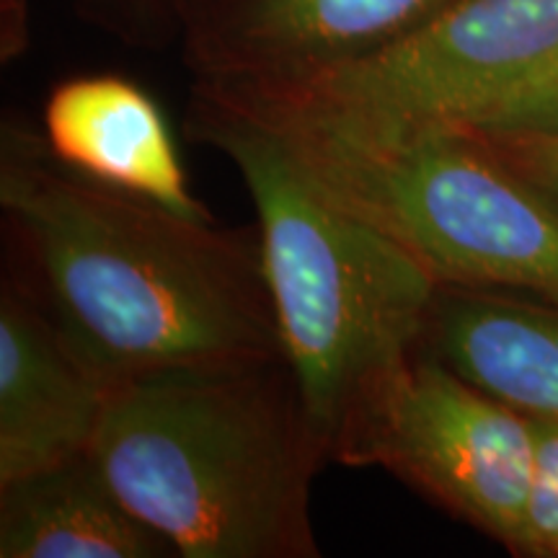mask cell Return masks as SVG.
Returning <instances> with one entry per match:
<instances>
[{"label":"cell","instance_id":"obj_1","mask_svg":"<svg viewBox=\"0 0 558 558\" xmlns=\"http://www.w3.org/2000/svg\"><path fill=\"white\" fill-rule=\"evenodd\" d=\"M0 205L45 308L111 386L173 367L284 357L262 239L114 190L62 163L41 132L0 137Z\"/></svg>","mask_w":558,"mask_h":558},{"label":"cell","instance_id":"obj_2","mask_svg":"<svg viewBox=\"0 0 558 558\" xmlns=\"http://www.w3.org/2000/svg\"><path fill=\"white\" fill-rule=\"evenodd\" d=\"M90 456L181 558H318L311 486L329 458L288 357L117 383Z\"/></svg>","mask_w":558,"mask_h":558},{"label":"cell","instance_id":"obj_3","mask_svg":"<svg viewBox=\"0 0 558 558\" xmlns=\"http://www.w3.org/2000/svg\"><path fill=\"white\" fill-rule=\"evenodd\" d=\"M186 132L222 153L246 184L284 357L331 458L362 403L418 352L439 282L218 96L194 88Z\"/></svg>","mask_w":558,"mask_h":558},{"label":"cell","instance_id":"obj_4","mask_svg":"<svg viewBox=\"0 0 558 558\" xmlns=\"http://www.w3.org/2000/svg\"><path fill=\"white\" fill-rule=\"evenodd\" d=\"M197 88L269 130L326 197L439 284L558 303V209L465 124L369 120L233 83Z\"/></svg>","mask_w":558,"mask_h":558},{"label":"cell","instance_id":"obj_5","mask_svg":"<svg viewBox=\"0 0 558 558\" xmlns=\"http://www.w3.org/2000/svg\"><path fill=\"white\" fill-rule=\"evenodd\" d=\"M533 452V418L418 349L362 403L331 460L393 473L522 556Z\"/></svg>","mask_w":558,"mask_h":558},{"label":"cell","instance_id":"obj_6","mask_svg":"<svg viewBox=\"0 0 558 558\" xmlns=\"http://www.w3.org/2000/svg\"><path fill=\"white\" fill-rule=\"evenodd\" d=\"M558 52V0H456L388 45L284 81L233 83L369 120L465 122Z\"/></svg>","mask_w":558,"mask_h":558},{"label":"cell","instance_id":"obj_7","mask_svg":"<svg viewBox=\"0 0 558 558\" xmlns=\"http://www.w3.org/2000/svg\"><path fill=\"white\" fill-rule=\"evenodd\" d=\"M456 0H184L197 83L284 81L388 45Z\"/></svg>","mask_w":558,"mask_h":558},{"label":"cell","instance_id":"obj_8","mask_svg":"<svg viewBox=\"0 0 558 558\" xmlns=\"http://www.w3.org/2000/svg\"><path fill=\"white\" fill-rule=\"evenodd\" d=\"M109 383L50 311L16 288L0 300V484L88 452Z\"/></svg>","mask_w":558,"mask_h":558},{"label":"cell","instance_id":"obj_9","mask_svg":"<svg viewBox=\"0 0 558 558\" xmlns=\"http://www.w3.org/2000/svg\"><path fill=\"white\" fill-rule=\"evenodd\" d=\"M41 137L62 163L194 220H215L194 197L177 140L148 90L120 75L58 83L41 109Z\"/></svg>","mask_w":558,"mask_h":558},{"label":"cell","instance_id":"obj_10","mask_svg":"<svg viewBox=\"0 0 558 558\" xmlns=\"http://www.w3.org/2000/svg\"><path fill=\"white\" fill-rule=\"evenodd\" d=\"M422 352L527 418L558 422V303L439 284Z\"/></svg>","mask_w":558,"mask_h":558},{"label":"cell","instance_id":"obj_11","mask_svg":"<svg viewBox=\"0 0 558 558\" xmlns=\"http://www.w3.org/2000/svg\"><path fill=\"white\" fill-rule=\"evenodd\" d=\"M171 554V543L117 497L90 450L0 484V558Z\"/></svg>","mask_w":558,"mask_h":558},{"label":"cell","instance_id":"obj_12","mask_svg":"<svg viewBox=\"0 0 558 558\" xmlns=\"http://www.w3.org/2000/svg\"><path fill=\"white\" fill-rule=\"evenodd\" d=\"M478 130H554L558 128V52L533 73L484 104L471 120Z\"/></svg>","mask_w":558,"mask_h":558},{"label":"cell","instance_id":"obj_13","mask_svg":"<svg viewBox=\"0 0 558 558\" xmlns=\"http://www.w3.org/2000/svg\"><path fill=\"white\" fill-rule=\"evenodd\" d=\"M535 452L522 556L558 558V422L533 418Z\"/></svg>","mask_w":558,"mask_h":558},{"label":"cell","instance_id":"obj_14","mask_svg":"<svg viewBox=\"0 0 558 558\" xmlns=\"http://www.w3.org/2000/svg\"><path fill=\"white\" fill-rule=\"evenodd\" d=\"M469 128V124H465ZM494 156L525 179L558 209V128L554 130H478L471 128Z\"/></svg>","mask_w":558,"mask_h":558}]
</instances>
